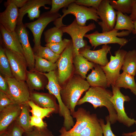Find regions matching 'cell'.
<instances>
[{"instance_id": "6da1fadb", "label": "cell", "mask_w": 136, "mask_h": 136, "mask_svg": "<svg viewBox=\"0 0 136 136\" xmlns=\"http://www.w3.org/2000/svg\"><path fill=\"white\" fill-rule=\"evenodd\" d=\"M90 86L86 80L75 74L72 75L61 87L60 94L62 100L71 114L75 111V107L81 95L89 89Z\"/></svg>"}, {"instance_id": "7a4b0ae2", "label": "cell", "mask_w": 136, "mask_h": 136, "mask_svg": "<svg viewBox=\"0 0 136 136\" xmlns=\"http://www.w3.org/2000/svg\"><path fill=\"white\" fill-rule=\"evenodd\" d=\"M112 95V92L109 90L101 87L91 86L83 97L79 99L77 105H80L88 102L91 104L95 109L98 107H105L109 112L111 124H114L117 121V115L110 100Z\"/></svg>"}, {"instance_id": "3957f363", "label": "cell", "mask_w": 136, "mask_h": 136, "mask_svg": "<svg viewBox=\"0 0 136 136\" xmlns=\"http://www.w3.org/2000/svg\"><path fill=\"white\" fill-rule=\"evenodd\" d=\"M62 12V15L53 22L55 26L57 27L60 28L66 25L63 24L62 20L63 18L68 14L74 15L78 24L82 26H86V22L88 20H92L98 22V20L100 19L96 9L80 5L75 2L70 4L67 8H63Z\"/></svg>"}, {"instance_id": "277c9868", "label": "cell", "mask_w": 136, "mask_h": 136, "mask_svg": "<svg viewBox=\"0 0 136 136\" xmlns=\"http://www.w3.org/2000/svg\"><path fill=\"white\" fill-rule=\"evenodd\" d=\"M131 32L123 30L118 32L115 29L109 31L99 33L97 31L89 34H86L84 37L89 40L92 47L94 49L102 44H117L121 47L125 46L128 42V40L124 38H120L128 36Z\"/></svg>"}, {"instance_id": "5b68a950", "label": "cell", "mask_w": 136, "mask_h": 136, "mask_svg": "<svg viewBox=\"0 0 136 136\" xmlns=\"http://www.w3.org/2000/svg\"><path fill=\"white\" fill-rule=\"evenodd\" d=\"M96 27L94 23L82 26L79 25L76 18L70 25L60 27L63 33H66L71 37L73 46V56L79 54V50L87 45V42L83 39L86 33Z\"/></svg>"}, {"instance_id": "8992f818", "label": "cell", "mask_w": 136, "mask_h": 136, "mask_svg": "<svg viewBox=\"0 0 136 136\" xmlns=\"http://www.w3.org/2000/svg\"><path fill=\"white\" fill-rule=\"evenodd\" d=\"M61 16L58 12L50 13L48 11L42 14L36 20L24 24L26 27L29 28L32 33L34 43L33 49L34 53L41 46V37L45 28L50 22L54 21Z\"/></svg>"}, {"instance_id": "52a82bcc", "label": "cell", "mask_w": 136, "mask_h": 136, "mask_svg": "<svg viewBox=\"0 0 136 136\" xmlns=\"http://www.w3.org/2000/svg\"><path fill=\"white\" fill-rule=\"evenodd\" d=\"M73 59V46L71 39L70 44L60 55L56 62L58 81L61 87L72 75L74 69Z\"/></svg>"}, {"instance_id": "ba28073f", "label": "cell", "mask_w": 136, "mask_h": 136, "mask_svg": "<svg viewBox=\"0 0 136 136\" xmlns=\"http://www.w3.org/2000/svg\"><path fill=\"white\" fill-rule=\"evenodd\" d=\"M9 85L6 94L14 103L20 105L30 100V91L25 81L18 80L14 77L5 76Z\"/></svg>"}, {"instance_id": "9c48e42d", "label": "cell", "mask_w": 136, "mask_h": 136, "mask_svg": "<svg viewBox=\"0 0 136 136\" xmlns=\"http://www.w3.org/2000/svg\"><path fill=\"white\" fill-rule=\"evenodd\" d=\"M111 86L113 95L110 100L116 112L117 121L129 127L135 123V120L127 116L125 111L124 103L125 101H130V99L128 96L125 95L121 93L120 88L115 85Z\"/></svg>"}, {"instance_id": "30bf717a", "label": "cell", "mask_w": 136, "mask_h": 136, "mask_svg": "<svg viewBox=\"0 0 136 136\" xmlns=\"http://www.w3.org/2000/svg\"><path fill=\"white\" fill-rule=\"evenodd\" d=\"M73 118L76 120L75 124L69 131L63 126L59 130L60 135L58 136H74L79 133L96 116V114H90L89 111L82 108H78L71 114Z\"/></svg>"}, {"instance_id": "8fae6325", "label": "cell", "mask_w": 136, "mask_h": 136, "mask_svg": "<svg viewBox=\"0 0 136 136\" xmlns=\"http://www.w3.org/2000/svg\"><path fill=\"white\" fill-rule=\"evenodd\" d=\"M127 51L119 49L115 51V56H110V60L105 66H101L105 73L109 85H115L116 80L119 76L124 56Z\"/></svg>"}, {"instance_id": "7c38bea8", "label": "cell", "mask_w": 136, "mask_h": 136, "mask_svg": "<svg viewBox=\"0 0 136 136\" xmlns=\"http://www.w3.org/2000/svg\"><path fill=\"white\" fill-rule=\"evenodd\" d=\"M97 10L101 20L98 23L102 29V32L113 29L116 22V13L110 5L109 0H102Z\"/></svg>"}, {"instance_id": "4fadbf2b", "label": "cell", "mask_w": 136, "mask_h": 136, "mask_svg": "<svg viewBox=\"0 0 136 136\" xmlns=\"http://www.w3.org/2000/svg\"><path fill=\"white\" fill-rule=\"evenodd\" d=\"M4 48L13 77L18 80L25 81L28 65L24 56Z\"/></svg>"}, {"instance_id": "5bb4252c", "label": "cell", "mask_w": 136, "mask_h": 136, "mask_svg": "<svg viewBox=\"0 0 136 136\" xmlns=\"http://www.w3.org/2000/svg\"><path fill=\"white\" fill-rule=\"evenodd\" d=\"M51 0H28L22 7L19 10V15L17 25L23 23L22 20L24 15L27 13V16L30 20L35 18H39L40 15V8L44 7L46 9L50 8L45 6L46 5H51Z\"/></svg>"}, {"instance_id": "9a60e30c", "label": "cell", "mask_w": 136, "mask_h": 136, "mask_svg": "<svg viewBox=\"0 0 136 136\" xmlns=\"http://www.w3.org/2000/svg\"><path fill=\"white\" fill-rule=\"evenodd\" d=\"M26 28L23 23L17 25L15 31L22 45L24 55L26 61L29 71H33L35 65V54L29 43Z\"/></svg>"}, {"instance_id": "2e32d148", "label": "cell", "mask_w": 136, "mask_h": 136, "mask_svg": "<svg viewBox=\"0 0 136 136\" xmlns=\"http://www.w3.org/2000/svg\"><path fill=\"white\" fill-rule=\"evenodd\" d=\"M90 48V46L87 45L79 50V54L89 61L101 66H106L109 62L107 56L111 47L104 45L97 50H92Z\"/></svg>"}, {"instance_id": "e0dca14e", "label": "cell", "mask_w": 136, "mask_h": 136, "mask_svg": "<svg viewBox=\"0 0 136 136\" xmlns=\"http://www.w3.org/2000/svg\"><path fill=\"white\" fill-rule=\"evenodd\" d=\"M21 105L13 103L0 111V134L6 131L20 114Z\"/></svg>"}, {"instance_id": "ac0fdd59", "label": "cell", "mask_w": 136, "mask_h": 136, "mask_svg": "<svg viewBox=\"0 0 136 136\" xmlns=\"http://www.w3.org/2000/svg\"><path fill=\"white\" fill-rule=\"evenodd\" d=\"M19 10L15 5L11 3L6 7L3 12L0 13V24L8 31H15L19 15Z\"/></svg>"}, {"instance_id": "d6986e66", "label": "cell", "mask_w": 136, "mask_h": 136, "mask_svg": "<svg viewBox=\"0 0 136 136\" xmlns=\"http://www.w3.org/2000/svg\"><path fill=\"white\" fill-rule=\"evenodd\" d=\"M1 41L5 47L13 52L23 56L22 47L16 32L7 30L0 24Z\"/></svg>"}, {"instance_id": "ffe728a7", "label": "cell", "mask_w": 136, "mask_h": 136, "mask_svg": "<svg viewBox=\"0 0 136 136\" xmlns=\"http://www.w3.org/2000/svg\"><path fill=\"white\" fill-rule=\"evenodd\" d=\"M30 100L38 106L44 108L54 109L55 113H59V106L56 102V98L53 94L39 92L34 91L30 92Z\"/></svg>"}, {"instance_id": "44dd1931", "label": "cell", "mask_w": 136, "mask_h": 136, "mask_svg": "<svg viewBox=\"0 0 136 136\" xmlns=\"http://www.w3.org/2000/svg\"><path fill=\"white\" fill-rule=\"evenodd\" d=\"M41 73L48 80V82L46 88L48 90L49 93L53 95L57 99L60 109H64L65 106L61 99L60 91L61 88L59 83L57 72L54 70L47 73Z\"/></svg>"}, {"instance_id": "7402d4cb", "label": "cell", "mask_w": 136, "mask_h": 136, "mask_svg": "<svg viewBox=\"0 0 136 136\" xmlns=\"http://www.w3.org/2000/svg\"><path fill=\"white\" fill-rule=\"evenodd\" d=\"M94 67V69L86 78L90 86L105 89L109 87L106 75L100 65L95 64Z\"/></svg>"}, {"instance_id": "603a6c76", "label": "cell", "mask_w": 136, "mask_h": 136, "mask_svg": "<svg viewBox=\"0 0 136 136\" xmlns=\"http://www.w3.org/2000/svg\"><path fill=\"white\" fill-rule=\"evenodd\" d=\"M41 72L27 71L25 81L30 92L43 90L47 84L45 77Z\"/></svg>"}, {"instance_id": "cb8c5ba5", "label": "cell", "mask_w": 136, "mask_h": 136, "mask_svg": "<svg viewBox=\"0 0 136 136\" xmlns=\"http://www.w3.org/2000/svg\"><path fill=\"white\" fill-rule=\"evenodd\" d=\"M73 63L76 74L85 79L90 69L94 67L95 63L89 61L80 54L73 56Z\"/></svg>"}, {"instance_id": "d4e9b609", "label": "cell", "mask_w": 136, "mask_h": 136, "mask_svg": "<svg viewBox=\"0 0 136 136\" xmlns=\"http://www.w3.org/2000/svg\"><path fill=\"white\" fill-rule=\"evenodd\" d=\"M115 85L120 88L129 89L131 92L136 95V83L134 76L123 72L116 80Z\"/></svg>"}, {"instance_id": "484cf974", "label": "cell", "mask_w": 136, "mask_h": 136, "mask_svg": "<svg viewBox=\"0 0 136 136\" xmlns=\"http://www.w3.org/2000/svg\"><path fill=\"white\" fill-rule=\"evenodd\" d=\"M121 69L130 75L134 76L136 74V50L127 51L124 57Z\"/></svg>"}, {"instance_id": "4316f807", "label": "cell", "mask_w": 136, "mask_h": 136, "mask_svg": "<svg viewBox=\"0 0 136 136\" xmlns=\"http://www.w3.org/2000/svg\"><path fill=\"white\" fill-rule=\"evenodd\" d=\"M99 119L97 116L81 132L74 136H103Z\"/></svg>"}, {"instance_id": "83f0119b", "label": "cell", "mask_w": 136, "mask_h": 136, "mask_svg": "<svg viewBox=\"0 0 136 136\" xmlns=\"http://www.w3.org/2000/svg\"><path fill=\"white\" fill-rule=\"evenodd\" d=\"M29 106L27 103L21 105V112L15 121L16 123L25 131L30 130L32 127L30 125V116Z\"/></svg>"}, {"instance_id": "f1b7e54d", "label": "cell", "mask_w": 136, "mask_h": 136, "mask_svg": "<svg viewBox=\"0 0 136 136\" xmlns=\"http://www.w3.org/2000/svg\"><path fill=\"white\" fill-rule=\"evenodd\" d=\"M116 13L117 19L114 29L118 30H126L132 32L134 25L129 16L119 11H117Z\"/></svg>"}, {"instance_id": "f546056e", "label": "cell", "mask_w": 136, "mask_h": 136, "mask_svg": "<svg viewBox=\"0 0 136 136\" xmlns=\"http://www.w3.org/2000/svg\"><path fill=\"white\" fill-rule=\"evenodd\" d=\"M35 65L34 71L42 73H48L56 70L57 64L48 61L45 59L35 55Z\"/></svg>"}, {"instance_id": "4dcf8cb0", "label": "cell", "mask_w": 136, "mask_h": 136, "mask_svg": "<svg viewBox=\"0 0 136 136\" xmlns=\"http://www.w3.org/2000/svg\"><path fill=\"white\" fill-rule=\"evenodd\" d=\"M113 8L124 14H130L136 0H109Z\"/></svg>"}, {"instance_id": "1f68e13d", "label": "cell", "mask_w": 136, "mask_h": 136, "mask_svg": "<svg viewBox=\"0 0 136 136\" xmlns=\"http://www.w3.org/2000/svg\"><path fill=\"white\" fill-rule=\"evenodd\" d=\"M63 32L60 28L53 27L44 32V39L46 43H57L61 42Z\"/></svg>"}, {"instance_id": "d6a6232c", "label": "cell", "mask_w": 136, "mask_h": 136, "mask_svg": "<svg viewBox=\"0 0 136 136\" xmlns=\"http://www.w3.org/2000/svg\"><path fill=\"white\" fill-rule=\"evenodd\" d=\"M34 53L35 55L54 63L57 62L60 56V55L55 53L48 47L41 45Z\"/></svg>"}, {"instance_id": "836d02e7", "label": "cell", "mask_w": 136, "mask_h": 136, "mask_svg": "<svg viewBox=\"0 0 136 136\" xmlns=\"http://www.w3.org/2000/svg\"><path fill=\"white\" fill-rule=\"evenodd\" d=\"M27 103L31 109L30 112L31 113L32 116L38 117L43 119L45 117H48L52 113H55L54 109L41 107L30 100H29Z\"/></svg>"}, {"instance_id": "e575fe53", "label": "cell", "mask_w": 136, "mask_h": 136, "mask_svg": "<svg viewBox=\"0 0 136 136\" xmlns=\"http://www.w3.org/2000/svg\"><path fill=\"white\" fill-rule=\"evenodd\" d=\"M0 71L5 76L14 77L11 71L9 60L6 54L4 48H0Z\"/></svg>"}, {"instance_id": "d590c367", "label": "cell", "mask_w": 136, "mask_h": 136, "mask_svg": "<svg viewBox=\"0 0 136 136\" xmlns=\"http://www.w3.org/2000/svg\"><path fill=\"white\" fill-rule=\"evenodd\" d=\"M71 39H64L59 42L46 43L45 46L55 53L60 55L70 44Z\"/></svg>"}, {"instance_id": "8d00e7d4", "label": "cell", "mask_w": 136, "mask_h": 136, "mask_svg": "<svg viewBox=\"0 0 136 136\" xmlns=\"http://www.w3.org/2000/svg\"><path fill=\"white\" fill-rule=\"evenodd\" d=\"M24 136H54L47 127L39 128L33 127L29 131L25 132Z\"/></svg>"}, {"instance_id": "74e56055", "label": "cell", "mask_w": 136, "mask_h": 136, "mask_svg": "<svg viewBox=\"0 0 136 136\" xmlns=\"http://www.w3.org/2000/svg\"><path fill=\"white\" fill-rule=\"evenodd\" d=\"M76 0H52L51 8L49 11L50 13H58L59 10L62 8H67L72 3L75 2Z\"/></svg>"}, {"instance_id": "f35d334b", "label": "cell", "mask_w": 136, "mask_h": 136, "mask_svg": "<svg viewBox=\"0 0 136 136\" xmlns=\"http://www.w3.org/2000/svg\"><path fill=\"white\" fill-rule=\"evenodd\" d=\"M6 131L8 136H22L25 132L23 129L16 123L15 121L9 126Z\"/></svg>"}, {"instance_id": "ab89813d", "label": "cell", "mask_w": 136, "mask_h": 136, "mask_svg": "<svg viewBox=\"0 0 136 136\" xmlns=\"http://www.w3.org/2000/svg\"><path fill=\"white\" fill-rule=\"evenodd\" d=\"M106 123H104L103 119L100 118L99 121L103 131V136H116L112 132L111 127V123L109 115L106 117Z\"/></svg>"}, {"instance_id": "60d3db41", "label": "cell", "mask_w": 136, "mask_h": 136, "mask_svg": "<svg viewBox=\"0 0 136 136\" xmlns=\"http://www.w3.org/2000/svg\"><path fill=\"white\" fill-rule=\"evenodd\" d=\"M102 0H76L77 4L87 7H92L97 10Z\"/></svg>"}, {"instance_id": "b9f144b4", "label": "cell", "mask_w": 136, "mask_h": 136, "mask_svg": "<svg viewBox=\"0 0 136 136\" xmlns=\"http://www.w3.org/2000/svg\"><path fill=\"white\" fill-rule=\"evenodd\" d=\"M30 125L31 127H35L39 128H42L47 127V125L44 122L43 119L34 116H30Z\"/></svg>"}, {"instance_id": "7bdbcfd3", "label": "cell", "mask_w": 136, "mask_h": 136, "mask_svg": "<svg viewBox=\"0 0 136 136\" xmlns=\"http://www.w3.org/2000/svg\"><path fill=\"white\" fill-rule=\"evenodd\" d=\"M14 103L3 92L0 90V111L7 106Z\"/></svg>"}, {"instance_id": "ee69618b", "label": "cell", "mask_w": 136, "mask_h": 136, "mask_svg": "<svg viewBox=\"0 0 136 136\" xmlns=\"http://www.w3.org/2000/svg\"><path fill=\"white\" fill-rule=\"evenodd\" d=\"M0 90L7 94L9 90L8 83L5 78L0 75Z\"/></svg>"}, {"instance_id": "f6af8a7d", "label": "cell", "mask_w": 136, "mask_h": 136, "mask_svg": "<svg viewBox=\"0 0 136 136\" xmlns=\"http://www.w3.org/2000/svg\"><path fill=\"white\" fill-rule=\"evenodd\" d=\"M28 0H8L5 2L4 5L6 7L10 4L12 3L15 5L18 8H21L25 4Z\"/></svg>"}, {"instance_id": "bcb514c9", "label": "cell", "mask_w": 136, "mask_h": 136, "mask_svg": "<svg viewBox=\"0 0 136 136\" xmlns=\"http://www.w3.org/2000/svg\"><path fill=\"white\" fill-rule=\"evenodd\" d=\"M129 16L133 21L136 20V2L133 5L131 12Z\"/></svg>"}, {"instance_id": "7dc6e473", "label": "cell", "mask_w": 136, "mask_h": 136, "mask_svg": "<svg viewBox=\"0 0 136 136\" xmlns=\"http://www.w3.org/2000/svg\"><path fill=\"white\" fill-rule=\"evenodd\" d=\"M122 135L123 136H136V131L132 132L123 133Z\"/></svg>"}, {"instance_id": "c3c4849f", "label": "cell", "mask_w": 136, "mask_h": 136, "mask_svg": "<svg viewBox=\"0 0 136 136\" xmlns=\"http://www.w3.org/2000/svg\"><path fill=\"white\" fill-rule=\"evenodd\" d=\"M134 25V28L132 32L134 35L136 34V20L133 21Z\"/></svg>"}, {"instance_id": "681fc988", "label": "cell", "mask_w": 136, "mask_h": 136, "mask_svg": "<svg viewBox=\"0 0 136 136\" xmlns=\"http://www.w3.org/2000/svg\"><path fill=\"white\" fill-rule=\"evenodd\" d=\"M0 136H8V134L6 131L0 134Z\"/></svg>"}, {"instance_id": "f907efd6", "label": "cell", "mask_w": 136, "mask_h": 136, "mask_svg": "<svg viewBox=\"0 0 136 136\" xmlns=\"http://www.w3.org/2000/svg\"><path fill=\"white\" fill-rule=\"evenodd\" d=\"M135 124H136V120H135Z\"/></svg>"}]
</instances>
